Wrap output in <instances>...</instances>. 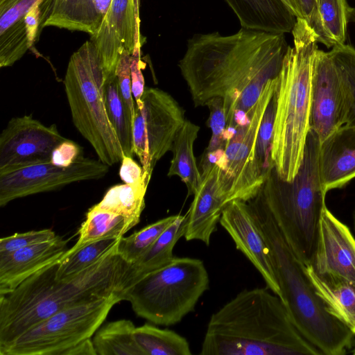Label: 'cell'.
<instances>
[{"instance_id":"obj_19","label":"cell","mask_w":355,"mask_h":355,"mask_svg":"<svg viewBox=\"0 0 355 355\" xmlns=\"http://www.w3.org/2000/svg\"><path fill=\"white\" fill-rule=\"evenodd\" d=\"M68 242L57 236L53 240L0 255V295L12 291L33 274L60 259L68 250Z\"/></svg>"},{"instance_id":"obj_18","label":"cell","mask_w":355,"mask_h":355,"mask_svg":"<svg viewBox=\"0 0 355 355\" xmlns=\"http://www.w3.org/2000/svg\"><path fill=\"white\" fill-rule=\"evenodd\" d=\"M201 167L202 182L185 214L184 237L187 241L198 240L209 245L227 202L219 182L218 164L214 162Z\"/></svg>"},{"instance_id":"obj_34","label":"cell","mask_w":355,"mask_h":355,"mask_svg":"<svg viewBox=\"0 0 355 355\" xmlns=\"http://www.w3.org/2000/svg\"><path fill=\"white\" fill-rule=\"evenodd\" d=\"M177 216L162 218L127 237L122 236L118 244V253L128 263H135L151 247Z\"/></svg>"},{"instance_id":"obj_11","label":"cell","mask_w":355,"mask_h":355,"mask_svg":"<svg viewBox=\"0 0 355 355\" xmlns=\"http://www.w3.org/2000/svg\"><path fill=\"white\" fill-rule=\"evenodd\" d=\"M185 121L184 110L170 94L145 87L132 125L133 152L144 172L152 174L157 162L172 150Z\"/></svg>"},{"instance_id":"obj_35","label":"cell","mask_w":355,"mask_h":355,"mask_svg":"<svg viewBox=\"0 0 355 355\" xmlns=\"http://www.w3.org/2000/svg\"><path fill=\"white\" fill-rule=\"evenodd\" d=\"M329 53L342 82L346 106L345 124L355 125V48L345 44L331 48Z\"/></svg>"},{"instance_id":"obj_13","label":"cell","mask_w":355,"mask_h":355,"mask_svg":"<svg viewBox=\"0 0 355 355\" xmlns=\"http://www.w3.org/2000/svg\"><path fill=\"white\" fill-rule=\"evenodd\" d=\"M66 139L55 124L46 126L32 114L12 118L0 135V175L50 162L53 150Z\"/></svg>"},{"instance_id":"obj_8","label":"cell","mask_w":355,"mask_h":355,"mask_svg":"<svg viewBox=\"0 0 355 355\" xmlns=\"http://www.w3.org/2000/svg\"><path fill=\"white\" fill-rule=\"evenodd\" d=\"M105 74L94 44L86 41L70 57L64 79L72 121L108 166L121 162L123 150L109 120L103 96Z\"/></svg>"},{"instance_id":"obj_45","label":"cell","mask_w":355,"mask_h":355,"mask_svg":"<svg viewBox=\"0 0 355 355\" xmlns=\"http://www.w3.org/2000/svg\"><path fill=\"white\" fill-rule=\"evenodd\" d=\"M111 2L112 0H93L97 21L99 26L108 10Z\"/></svg>"},{"instance_id":"obj_14","label":"cell","mask_w":355,"mask_h":355,"mask_svg":"<svg viewBox=\"0 0 355 355\" xmlns=\"http://www.w3.org/2000/svg\"><path fill=\"white\" fill-rule=\"evenodd\" d=\"M345 121V99L338 70L329 51L318 49L311 71V128L322 142Z\"/></svg>"},{"instance_id":"obj_9","label":"cell","mask_w":355,"mask_h":355,"mask_svg":"<svg viewBox=\"0 0 355 355\" xmlns=\"http://www.w3.org/2000/svg\"><path fill=\"white\" fill-rule=\"evenodd\" d=\"M121 301L116 293L60 310L26 331L0 350V354L64 355L71 347L91 338Z\"/></svg>"},{"instance_id":"obj_12","label":"cell","mask_w":355,"mask_h":355,"mask_svg":"<svg viewBox=\"0 0 355 355\" xmlns=\"http://www.w3.org/2000/svg\"><path fill=\"white\" fill-rule=\"evenodd\" d=\"M109 166L99 159L82 156L66 168L47 162L0 175V207L17 198L57 190L73 182L101 179L107 173Z\"/></svg>"},{"instance_id":"obj_49","label":"cell","mask_w":355,"mask_h":355,"mask_svg":"<svg viewBox=\"0 0 355 355\" xmlns=\"http://www.w3.org/2000/svg\"><path fill=\"white\" fill-rule=\"evenodd\" d=\"M352 354L355 355V344H354V347L353 348V349L352 351Z\"/></svg>"},{"instance_id":"obj_32","label":"cell","mask_w":355,"mask_h":355,"mask_svg":"<svg viewBox=\"0 0 355 355\" xmlns=\"http://www.w3.org/2000/svg\"><path fill=\"white\" fill-rule=\"evenodd\" d=\"M322 28L320 43L327 48L345 44L351 6L347 0H315Z\"/></svg>"},{"instance_id":"obj_1","label":"cell","mask_w":355,"mask_h":355,"mask_svg":"<svg viewBox=\"0 0 355 355\" xmlns=\"http://www.w3.org/2000/svg\"><path fill=\"white\" fill-rule=\"evenodd\" d=\"M289 45L285 34L241 28L223 35L196 33L178 67L195 107L223 99L227 128L245 123L266 83L281 70Z\"/></svg>"},{"instance_id":"obj_25","label":"cell","mask_w":355,"mask_h":355,"mask_svg":"<svg viewBox=\"0 0 355 355\" xmlns=\"http://www.w3.org/2000/svg\"><path fill=\"white\" fill-rule=\"evenodd\" d=\"M151 175V173L144 172L142 180L137 184L124 183L112 187L103 199L92 207L123 216L132 229L140 221Z\"/></svg>"},{"instance_id":"obj_40","label":"cell","mask_w":355,"mask_h":355,"mask_svg":"<svg viewBox=\"0 0 355 355\" xmlns=\"http://www.w3.org/2000/svg\"><path fill=\"white\" fill-rule=\"evenodd\" d=\"M83 156V148L73 141L67 139L53 151L51 163L59 167H69Z\"/></svg>"},{"instance_id":"obj_36","label":"cell","mask_w":355,"mask_h":355,"mask_svg":"<svg viewBox=\"0 0 355 355\" xmlns=\"http://www.w3.org/2000/svg\"><path fill=\"white\" fill-rule=\"evenodd\" d=\"M277 106V88L268 105L262 118L255 145L256 159L261 167L268 172L273 165L271 162V149Z\"/></svg>"},{"instance_id":"obj_22","label":"cell","mask_w":355,"mask_h":355,"mask_svg":"<svg viewBox=\"0 0 355 355\" xmlns=\"http://www.w3.org/2000/svg\"><path fill=\"white\" fill-rule=\"evenodd\" d=\"M41 0H0V67L13 65L31 49L25 18Z\"/></svg>"},{"instance_id":"obj_41","label":"cell","mask_w":355,"mask_h":355,"mask_svg":"<svg viewBox=\"0 0 355 355\" xmlns=\"http://www.w3.org/2000/svg\"><path fill=\"white\" fill-rule=\"evenodd\" d=\"M144 63L141 59V47L136 48L131 54L130 72L132 92L136 105L141 102L144 94V78L142 73Z\"/></svg>"},{"instance_id":"obj_31","label":"cell","mask_w":355,"mask_h":355,"mask_svg":"<svg viewBox=\"0 0 355 355\" xmlns=\"http://www.w3.org/2000/svg\"><path fill=\"white\" fill-rule=\"evenodd\" d=\"M130 230L123 216L92 207L78 230L77 242L71 248L77 249L86 243L106 238H121Z\"/></svg>"},{"instance_id":"obj_5","label":"cell","mask_w":355,"mask_h":355,"mask_svg":"<svg viewBox=\"0 0 355 355\" xmlns=\"http://www.w3.org/2000/svg\"><path fill=\"white\" fill-rule=\"evenodd\" d=\"M288 46L277 76V106L271 162L278 175L291 182L303 159L311 129V80L318 37L307 22L297 18Z\"/></svg>"},{"instance_id":"obj_46","label":"cell","mask_w":355,"mask_h":355,"mask_svg":"<svg viewBox=\"0 0 355 355\" xmlns=\"http://www.w3.org/2000/svg\"><path fill=\"white\" fill-rule=\"evenodd\" d=\"M284 3L291 10L297 18H301V14L298 8L296 0H282Z\"/></svg>"},{"instance_id":"obj_44","label":"cell","mask_w":355,"mask_h":355,"mask_svg":"<svg viewBox=\"0 0 355 355\" xmlns=\"http://www.w3.org/2000/svg\"><path fill=\"white\" fill-rule=\"evenodd\" d=\"M64 355H97L92 340L87 338L67 349Z\"/></svg>"},{"instance_id":"obj_39","label":"cell","mask_w":355,"mask_h":355,"mask_svg":"<svg viewBox=\"0 0 355 355\" xmlns=\"http://www.w3.org/2000/svg\"><path fill=\"white\" fill-rule=\"evenodd\" d=\"M130 63L131 53L124 50L120 56L116 69V75L118 79L120 94L130 114L133 125L136 103L132 92Z\"/></svg>"},{"instance_id":"obj_30","label":"cell","mask_w":355,"mask_h":355,"mask_svg":"<svg viewBox=\"0 0 355 355\" xmlns=\"http://www.w3.org/2000/svg\"><path fill=\"white\" fill-rule=\"evenodd\" d=\"M134 336L144 355L191 354L187 340L168 329L145 323L135 327Z\"/></svg>"},{"instance_id":"obj_27","label":"cell","mask_w":355,"mask_h":355,"mask_svg":"<svg viewBox=\"0 0 355 355\" xmlns=\"http://www.w3.org/2000/svg\"><path fill=\"white\" fill-rule=\"evenodd\" d=\"M69 31H83L94 35L99 25L93 0H54L51 12L44 24Z\"/></svg>"},{"instance_id":"obj_17","label":"cell","mask_w":355,"mask_h":355,"mask_svg":"<svg viewBox=\"0 0 355 355\" xmlns=\"http://www.w3.org/2000/svg\"><path fill=\"white\" fill-rule=\"evenodd\" d=\"M315 272L355 283V238L349 228L324 207L309 265Z\"/></svg>"},{"instance_id":"obj_7","label":"cell","mask_w":355,"mask_h":355,"mask_svg":"<svg viewBox=\"0 0 355 355\" xmlns=\"http://www.w3.org/2000/svg\"><path fill=\"white\" fill-rule=\"evenodd\" d=\"M209 277L204 262L176 257L127 285L119 293L134 312L157 325L171 326L194 311L200 297L209 289Z\"/></svg>"},{"instance_id":"obj_48","label":"cell","mask_w":355,"mask_h":355,"mask_svg":"<svg viewBox=\"0 0 355 355\" xmlns=\"http://www.w3.org/2000/svg\"><path fill=\"white\" fill-rule=\"evenodd\" d=\"M353 226H354V229L355 230V208H354V210L353 212Z\"/></svg>"},{"instance_id":"obj_28","label":"cell","mask_w":355,"mask_h":355,"mask_svg":"<svg viewBox=\"0 0 355 355\" xmlns=\"http://www.w3.org/2000/svg\"><path fill=\"white\" fill-rule=\"evenodd\" d=\"M135 327L126 319L99 327L92 339L97 355H144L134 336Z\"/></svg>"},{"instance_id":"obj_26","label":"cell","mask_w":355,"mask_h":355,"mask_svg":"<svg viewBox=\"0 0 355 355\" xmlns=\"http://www.w3.org/2000/svg\"><path fill=\"white\" fill-rule=\"evenodd\" d=\"M185 222V215L178 214L177 218L162 233L151 247L138 260L130 265L127 285L141 276L163 267L174 258L173 250L178 241L184 235Z\"/></svg>"},{"instance_id":"obj_2","label":"cell","mask_w":355,"mask_h":355,"mask_svg":"<svg viewBox=\"0 0 355 355\" xmlns=\"http://www.w3.org/2000/svg\"><path fill=\"white\" fill-rule=\"evenodd\" d=\"M118 244L77 275L58 279L60 258L0 295V350L60 310L120 293L131 264L118 253Z\"/></svg>"},{"instance_id":"obj_16","label":"cell","mask_w":355,"mask_h":355,"mask_svg":"<svg viewBox=\"0 0 355 355\" xmlns=\"http://www.w3.org/2000/svg\"><path fill=\"white\" fill-rule=\"evenodd\" d=\"M241 251L263 278L266 287L281 298L269 249L248 202L232 200L223 209L219 221Z\"/></svg>"},{"instance_id":"obj_42","label":"cell","mask_w":355,"mask_h":355,"mask_svg":"<svg viewBox=\"0 0 355 355\" xmlns=\"http://www.w3.org/2000/svg\"><path fill=\"white\" fill-rule=\"evenodd\" d=\"M298 8L301 14V18L304 19L311 28L313 29L318 37V42L322 38V28L315 0H296Z\"/></svg>"},{"instance_id":"obj_6","label":"cell","mask_w":355,"mask_h":355,"mask_svg":"<svg viewBox=\"0 0 355 355\" xmlns=\"http://www.w3.org/2000/svg\"><path fill=\"white\" fill-rule=\"evenodd\" d=\"M320 147V138L311 128L303 159L294 179L283 180L273 166L259 191L285 239L305 266L313 259L320 218L326 207L327 192L319 166Z\"/></svg>"},{"instance_id":"obj_23","label":"cell","mask_w":355,"mask_h":355,"mask_svg":"<svg viewBox=\"0 0 355 355\" xmlns=\"http://www.w3.org/2000/svg\"><path fill=\"white\" fill-rule=\"evenodd\" d=\"M309 280L328 312L355 334V283L319 275L306 266Z\"/></svg>"},{"instance_id":"obj_10","label":"cell","mask_w":355,"mask_h":355,"mask_svg":"<svg viewBox=\"0 0 355 355\" xmlns=\"http://www.w3.org/2000/svg\"><path fill=\"white\" fill-rule=\"evenodd\" d=\"M277 83V76L266 83L248 121L235 129L216 162L220 167L219 182L227 204L234 200L248 202L252 199L266 179L268 172L261 167L256 159L255 145L262 118Z\"/></svg>"},{"instance_id":"obj_37","label":"cell","mask_w":355,"mask_h":355,"mask_svg":"<svg viewBox=\"0 0 355 355\" xmlns=\"http://www.w3.org/2000/svg\"><path fill=\"white\" fill-rule=\"evenodd\" d=\"M205 106L208 107L209 110L208 121L211 130V137L204 155H209L225 148L227 142V119L222 98H212L207 102Z\"/></svg>"},{"instance_id":"obj_4","label":"cell","mask_w":355,"mask_h":355,"mask_svg":"<svg viewBox=\"0 0 355 355\" xmlns=\"http://www.w3.org/2000/svg\"><path fill=\"white\" fill-rule=\"evenodd\" d=\"M248 202L268 247L281 299L293 322L322 355L345 354L355 344V334L328 312L305 265L288 245L259 193Z\"/></svg>"},{"instance_id":"obj_15","label":"cell","mask_w":355,"mask_h":355,"mask_svg":"<svg viewBox=\"0 0 355 355\" xmlns=\"http://www.w3.org/2000/svg\"><path fill=\"white\" fill-rule=\"evenodd\" d=\"M90 40L99 53L105 80L109 76L116 73L124 50L132 54L143 44L139 0H112L98 30L91 36Z\"/></svg>"},{"instance_id":"obj_33","label":"cell","mask_w":355,"mask_h":355,"mask_svg":"<svg viewBox=\"0 0 355 355\" xmlns=\"http://www.w3.org/2000/svg\"><path fill=\"white\" fill-rule=\"evenodd\" d=\"M121 238H106L86 243L77 249H68L60 257L56 271L59 279L78 274L110 252Z\"/></svg>"},{"instance_id":"obj_29","label":"cell","mask_w":355,"mask_h":355,"mask_svg":"<svg viewBox=\"0 0 355 355\" xmlns=\"http://www.w3.org/2000/svg\"><path fill=\"white\" fill-rule=\"evenodd\" d=\"M102 89L107 116L121 144L123 153L132 157V122L120 94L116 73L106 78Z\"/></svg>"},{"instance_id":"obj_3","label":"cell","mask_w":355,"mask_h":355,"mask_svg":"<svg viewBox=\"0 0 355 355\" xmlns=\"http://www.w3.org/2000/svg\"><path fill=\"white\" fill-rule=\"evenodd\" d=\"M201 355H321L268 287L244 289L214 313Z\"/></svg>"},{"instance_id":"obj_21","label":"cell","mask_w":355,"mask_h":355,"mask_svg":"<svg viewBox=\"0 0 355 355\" xmlns=\"http://www.w3.org/2000/svg\"><path fill=\"white\" fill-rule=\"evenodd\" d=\"M241 28L274 34L291 33L297 17L282 0H225Z\"/></svg>"},{"instance_id":"obj_24","label":"cell","mask_w":355,"mask_h":355,"mask_svg":"<svg viewBox=\"0 0 355 355\" xmlns=\"http://www.w3.org/2000/svg\"><path fill=\"white\" fill-rule=\"evenodd\" d=\"M199 130L198 125L186 119L174 140L173 158L167 173L168 177L180 178L187 188L188 196L194 195L202 182V174L193 153Z\"/></svg>"},{"instance_id":"obj_20","label":"cell","mask_w":355,"mask_h":355,"mask_svg":"<svg viewBox=\"0 0 355 355\" xmlns=\"http://www.w3.org/2000/svg\"><path fill=\"white\" fill-rule=\"evenodd\" d=\"M319 166L327 193L355 178V125L345 124L320 142Z\"/></svg>"},{"instance_id":"obj_38","label":"cell","mask_w":355,"mask_h":355,"mask_svg":"<svg viewBox=\"0 0 355 355\" xmlns=\"http://www.w3.org/2000/svg\"><path fill=\"white\" fill-rule=\"evenodd\" d=\"M57 237L51 229L15 233L0 239V255H6L19 249L49 241Z\"/></svg>"},{"instance_id":"obj_47","label":"cell","mask_w":355,"mask_h":355,"mask_svg":"<svg viewBox=\"0 0 355 355\" xmlns=\"http://www.w3.org/2000/svg\"><path fill=\"white\" fill-rule=\"evenodd\" d=\"M349 21L355 24V6L350 8Z\"/></svg>"},{"instance_id":"obj_43","label":"cell","mask_w":355,"mask_h":355,"mask_svg":"<svg viewBox=\"0 0 355 355\" xmlns=\"http://www.w3.org/2000/svg\"><path fill=\"white\" fill-rule=\"evenodd\" d=\"M119 175L124 183L134 184L142 180L144 171L132 157L123 154Z\"/></svg>"}]
</instances>
